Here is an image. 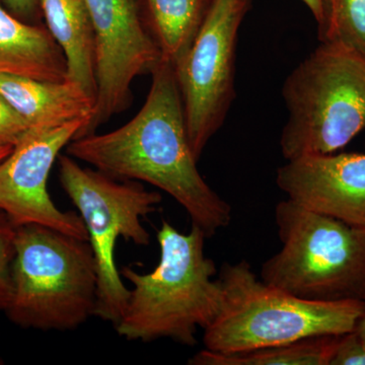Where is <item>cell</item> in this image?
<instances>
[{
	"label": "cell",
	"instance_id": "16",
	"mask_svg": "<svg viewBox=\"0 0 365 365\" xmlns=\"http://www.w3.org/2000/svg\"><path fill=\"white\" fill-rule=\"evenodd\" d=\"M340 336H319L287 344L269 346L249 351L217 353L204 349L193 365H330Z\"/></svg>",
	"mask_w": 365,
	"mask_h": 365
},
{
	"label": "cell",
	"instance_id": "8",
	"mask_svg": "<svg viewBox=\"0 0 365 365\" xmlns=\"http://www.w3.org/2000/svg\"><path fill=\"white\" fill-rule=\"evenodd\" d=\"M253 0H211L200 31L177 67L187 132L200 158L235 98L237 36Z\"/></svg>",
	"mask_w": 365,
	"mask_h": 365
},
{
	"label": "cell",
	"instance_id": "25",
	"mask_svg": "<svg viewBox=\"0 0 365 365\" xmlns=\"http://www.w3.org/2000/svg\"><path fill=\"white\" fill-rule=\"evenodd\" d=\"M4 364V362H2V359H0V364Z\"/></svg>",
	"mask_w": 365,
	"mask_h": 365
},
{
	"label": "cell",
	"instance_id": "15",
	"mask_svg": "<svg viewBox=\"0 0 365 365\" xmlns=\"http://www.w3.org/2000/svg\"><path fill=\"white\" fill-rule=\"evenodd\" d=\"M211 0H144L148 24L162 53L175 67L193 45Z\"/></svg>",
	"mask_w": 365,
	"mask_h": 365
},
{
	"label": "cell",
	"instance_id": "19",
	"mask_svg": "<svg viewBox=\"0 0 365 365\" xmlns=\"http://www.w3.org/2000/svg\"><path fill=\"white\" fill-rule=\"evenodd\" d=\"M30 128L28 122L0 96V148L16 145Z\"/></svg>",
	"mask_w": 365,
	"mask_h": 365
},
{
	"label": "cell",
	"instance_id": "20",
	"mask_svg": "<svg viewBox=\"0 0 365 365\" xmlns=\"http://www.w3.org/2000/svg\"><path fill=\"white\" fill-rule=\"evenodd\" d=\"M330 365H365V343L355 333L340 336Z\"/></svg>",
	"mask_w": 365,
	"mask_h": 365
},
{
	"label": "cell",
	"instance_id": "11",
	"mask_svg": "<svg viewBox=\"0 0 365 365\" xmlns=\"http://www.w3.org/2000/svg\"><path fill=\"white\" fill-rule=\"evenodd\" d=\"M276 184L304 207L365 228V153L306 155L277 170Z\"/></svg>",
	"mask_w": 365,
	"mask_h": 365
},
{
	"label": "cell",
	"instance_id": "1",
	"mask_svg": "<svg viewBox=\"0 0 365 365\" xmlns=\"http://www.w3.org/2000/svg\"><path fill=\"white\" fill-rule=\"evenodd\" d=\"M136 116L105 134L73 139L67 155L114 179L145 182L172 196L206 237L227 227L232 208L197 168L175 66L162 59Z\"/></svg>",
	"mask_w": 365,
	"mask_h": 365
},
{
	"label": "cell",
	"instance_id": "17",
	"mask_svg": "<svg viewBox=\"0 0 365 365\" xmlns=\"http://www.w3.org/2000/svg\"><path fill=\"white\" fill-rule=\"evenodd\" d=\"M321 43L342 46L365 58V0H323Z\"/></svg>",
	"mask_w": 365,
	"mask_h": 365
},
{
	"label": "cell",
	"instance_id": "13",
	"mask_svg": "<svg viewBox=\"0 0 365 365\" xmlns=\"http://www.w3.org/2000/svg\"><path fill=\"white\" fill-rule=\"evenodd\" d=\"M0 74L66 81V58L51 34L14 16L0 2Z\"/></svg>",
	"mask_w": 365,
	"mask_h": 365
},
{
	"label": "cell",
	"instance_id": "24",
	"mask_svg": "<svg viewBox=\"0 0 365 365\" xmlns=\"http://www.w3.org/2000/svg\"><path fill=\"white\" fill-rule=\"evenodd\" d=\"M13 148L14 146H1V148H0V162L11 153Z\"/></svg>",
	"mask_w": 365,
	"mask_h": 365
},
{
	"label": "cell",
	"instance_id": "14",
	"mask_svg": "<svg viewBox=\"0 0 365 365\" xmlns=\"http://www.w3.org/2000/svg\"><path fill=\"white\" fill-rule=\"evenodd\" d=\"M39 6L47 30L66 56V81L96 101L95 35L86 0H39Z\"/></svg>",
	"mask_w": 365,
	"mask_h": 365
},
{
	"label": "cell",
	"instance_id": "12",
	"mask_svg": "<svg viewBox=\"0 0 365 365\" xmlns=\"http://www.w3.org/2000/svg\"><path fill=\"white\" fill-rule=\"evenodd\" d=\"M0 96L31 127L60 126L86 120V128L95 111V98L68 81L56 83L0 74Z\"/></svg>",
	"mask_w": 365,
	"mask_h": 365
},
{
	"label": "cell",
	"instance_id": "18",
	"mask_svg": "<svg viewBox=\"0 0 365 365\" xmlns=\"http://www.w3.org/2000/svg\"><path fill=\"white\" fill-rule=\"evenodd\" d=\"M16 227L9 216L0 210V311L4 312L13 294L11 267L16 253Z\"/></svg>",
	"mask_w": 365,
	"mask_h": 365
},
{
	"label": "cell",
	"instance_id": "7",
	"mask_svg": "<svg viewBox=\"0 0 365 365\" xmlns=\"http://www.w3.org/2000/svg\"><path fill=\"white\" fill-rule=\"evenodd\" d=\"M58 162L62 188L78 208L95 257V316L116 325L130 294L115 260L117 241L122 237L138 246L150 245V235L141 220L158 210L162 195L148 191L140 182H118L100 170L81 168L68 155H60Z\"/></svg>",
	"mask_w": 365,
	"mask_h": 365
},
{
	"label": "cell",
	"instance_id": "21",
	"mask_svg": "<svg viewBox=\"0 0 365 365\" xmlns=\"http://www.w3.org/2000/svg\"><path fill=\"white\" fill-rule=\"evenodd\" d=\"M7 11L16 18L29 23L39 14V0H2ZM30 24V23H29Z\"/></svg>",
	"mask_w": 365,
	"mask_h": 365
},
{
	"label": "cell",
	"instance_id": "6",
	"mask_svg": "<svg viewBox=\"0 0 365 365\" xmlns=\"http://www.w3.org/2000/svg\"><path fill=\"white\" fill-rule=\"evenodd\" d=\"M282 95L285 160L335 153L365 128V58L321 43L285 79Z\"/></svg>",
	"mask_w": 365,
	"mask_h": 365
},
{
	"label": "cell",
	"instance_id": "2",
	"mask_svg": "<svg viewBox=\"0 0 365 365\" xmlns=\"http://www.w3.org/2000/svg\"><path fill=\"white\" fill-rule=\"evenodd\" d=\"M206 239L194 223L188 234H182L163 220L158 232L157 267L145 274L129 266L120 271L132 284L124 313L115 325L120 337L197 344L199 329L212 323L222 304V285L213 278L215 263L205 255Z\"/></svg>",
	"mask_w": 365,
	"mask_h": 365
},
{
	"label": "cell",
	"instance_id": "4",
	"mask_svg": "<svg viewBox=\"0 0 365 365\" xmlns=\"http://www.w3.org/2000/svg\"><path fill=\"white\" fill-rule=\"evenodd\" d=\"M13 294L4 313L16 326L71 331L95 316L98 273L88 241L44 225L16 227Z\"/></svg>",
	"mask_w": 365,
	"mask_h": 365
},
{
	"label": "cell",
	"instance_id": "9",
	"mask_svg": "<svg viewBox=\"0 0 365 365\" xmlns=\"http://www.w3.org/2000/svg\"><path fill=\"white\" fill-rule=\"evenodd\" d=\"M95 35V111L83 137L96 133L132 103L131 85L150 73L162 53L145 26L139 0H86Z\"/></svg>",
	"mask_w": 365,
	"mask_h": 365
},
{
	"label": "cell",
	"instance_id": "22",
	"mask_svg": "<svg viewBox=\"0 0 365 365\" xmlns=\"http://www.w3.org/2000/svg\"><path fill=\"white\" fill-rule=\"evenodd\" d=\"M302 1L311 11L314 20L319 24L322 20V16H323V0H302Z\"/></svg>",
	"mask_w": 365,
	"mask_h": 365
},
{
	"label": "cell",
	"instance_id": "3",
	"mask_svg": "<svg viewBox=\"0 0 365 365\" xmlns=\"http://www.w3.org/2000/svg\"><path fill=\"white\" fill-rule=\"evenodd\" d=\"M222 304L204 329L205 349L237 353L319 336L351 333L365 314L364 300L312 302L259 279L246 260L220 270Z\"/></svg>",
	"mask_w": 365,
	"mask_h": 365
},
{
	"label": "cell",
	"instance_id": "10",
	"mask_svg": "<svg viewBox=\"0 0 365 365\" xmlns=\"http://www.w3.org/2000/svg\"><path fill=\"white\" fill-rule=\"evenodd\" d=\"M86 125V120H76L60 126L31 127L0 162V210L16 227L35 223L88 241L81 215L60 210L48 192L60 151Z\"/></svg>",
	"mask_w": 365,
	"mask_h": 365
},
{
	"label": "cell",
	"instance_id": "5",
	"mask_svg": "<svg viewBox=\"0 0 365 365\" xmlns=\"http://www.w3.org/2000/svg\"><path fill=\"white\" fill-rule=\"evenodd\" d=\"M281 249L261 279L312 302H365V228L287 199L275 208Z\"/></svg>",
	"mask_w": 365,
	"mask_h": 365
},
{
	"label": "cell",
	"instance_id": "23",
	"mask_svg": "<svg viewBox=\"0 0 365 365\" xmlns=\"http://www.w3.org/2000/svg\"><path fill=\"white\" fill-rule=\"evenodd\" d=\"M353 333L356 334L357 337L365 343V314L359 319Z\"/></svg>",
	"mask_w": 365,
	"mask_h": 365
}]
</instances>
